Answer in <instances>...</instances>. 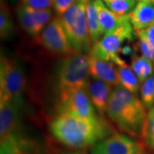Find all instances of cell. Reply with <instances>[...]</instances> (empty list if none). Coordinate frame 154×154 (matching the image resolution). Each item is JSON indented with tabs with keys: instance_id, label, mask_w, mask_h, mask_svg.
I'll return each mask as SVG.
<instances>
[{
	"instance_id": "8fae6325",
	"label": "cell",
	"mask_w": 154,
	"mask_h": 154,
	"mask_svg": "<svg viewBox=\"0 0 154 154\" xmlns=\"http://www.w3.org/2000/svg\"><path fill=\"white\" fill-rule=\"evenodd\" d=\"M17 16L22 29L30 37H36L51 22L52 11H37L21 5L17 9Z\"/></svg>"
},
{
	"instance_id": "4dcf8cb0",
	"label": "cell",
	"mask_w": 154,
	"mask_h": 154,
	"mask_svg": "<svg viewBox=\"0 0 154 154\" xmlns=\"http://www.w3.org/2000/svg\"><path fill=\"white\" fill-rule=\"evenodd\" d=\"M138 154H146V151H143V152H140V153Z\"/></svg>"
},
{
	"instance_id": "4316f807",
	"label": "cell",
	"mask_w": 154,
	"mask_h": 154,
	"mask_svg": "<svg viewBox=\"0 0 154 154\" xmlns=\"http://www.w3.org/2000/svg\"><path fill=\"white\" fill-rule=\"evenodd\" d=\"M135 33L137 34L138 38H143L154 46V24L151 25L150 27L144 30L136 32Z\"/></svg>"
},
{
	"instance_id": "2e32d148",
	"label": "cell",
	"mask_w": 154,
	"mask_h": 154,
	"mask_svg": "<svg viewBox=\"0 0 154 154\" xmlns=\"http://www.w3.org/2000/svg\"><path fill=\"white\" fill-rule=\"evenodd\" d=\"M128 17L134 32L144 30L154 24V5L146 1H139Z\"/></svg>"
},
{
	"instance_id": "8992f818",
	"label": "cell",
	"mask_w": 154,
	"mask_h": 154,
	"mask_svg": "<svg viewBox=\"0 0 154 154\" xmlns=\"http://www.w3.org/2000/svg\"><path fill=\"white\" fill-rule=\"evenodd\" d=\"M134 38V30L130 21L125 22L120 28L111 33H106L94 43L92 51L105 61L113 63L116 66H123L126 62L119 56V52L125 41H131Z\"/></svg>"
},
{
	"instance_id": "52a82bcc",
	"label": "cell",
	"mask_w": 154,
	"mask_h": 154,
	"mask_svg": "<svg viewBox=\"0 0 154 154\" xmlns=\"http://www.w3.org/2000/svg\"><path fill=\"white\" fill-rule=\"evenodd\" d=\"M57 114L82 119H94L99 116L88 97L86 88L77 89L57 98Z\"/></svg>"
},
{
	"instance_id": "7c38bea8",
	"label": "cell",
	"mask_w": 154,
	"mask_h": 154,
	"mask_svg": "<svg viewBox=\"0 0 154 154\" xmlns=\"http://www.w3.org/2000/svg\"><path fill=\"white\" fill-rule=\"evenodd\" d=\"M88 57L90 76L94 79L101 80L112 87L120 85L118 71L113 63L102 59L92 50L88 53Z\"/></svg>"
},
{
	"instance_id": "ffe728a7",
	"label": "cell",
	"mask_w": 154,
	"mask_h": 154,
	"mask_svg": "<svg viewBox=\"0 0 154 154\" xmlns=\"http://www.w3.org/2000/svg\"><path fill=\"white\" fill-rule=\"evenodd\" d=\"M14 32V23L11 18V11L5 3L1 0L0 7V36L2 39L10 38Z\"/></svg>"
},
{
	"instance_id": "7402d4cb",
	"label": "cell",
	"mask_w": 154,
	"mask_h": 154,
	"mask_svg": "<svg viewBox=\"0 0 154 154\" xmlns=\"http://www.w3.org/2000/svg\"><path fill=\"white\" fill-rule=\"evenodd\" d=\"M140 99L147 110L154 106V76H149L143 83L140 89Z\"/></svg>"
},
{
	"instance_id": "4fadbf2b",
	"label": "cell",
	"mask_w": 154,
	"mask_h": 154,
	"mask_svg": "<svg viewBox=\"0 0 154 154\" xmlns=\"http://www.w3.org/2000/svg\"><path fill=\"white\" fill-rule=\"evenodd\" d=\"M86 91L94 108L99 115L105 116L108 100L112 92V86L98 79H89Z\"/></svg>"
},
{
	"instance_id": "ac0fdd59",
	"label": "cell",
	"mask_w": 154,
	"mask_h": 154,
	"mask_svg": "<svg viewBox=\"0 0 154 154\" xmlns=\"http://www.w3.org/2000/svg\"><path fill=\"white\" fill-rule=\"evenodd\" d=\"M116 69L118 71L120 85L133 94H137L140 89V82L131 67L125 64L123 66H116Z\"/></svg>"
},
{
	"instance_id": "1f68e13d",
	"label": "cell",
	"mask_w": 154,
	"mask_h": 154,
	"mask_svg": "<svg viewBox=\"0 0 154 154\" xmlns=\"http://www.w3.org/2000/svg\"><path fill=\"white\" fill-rule=\"evenodd\" d=\"M86 1H89V0H86ZM91 1H94V0H91Z\"/></svg>"
},
{
	"instance_id": "603a6c76",
	"label": "cell",
	"mask_w": 154,
	"mask_h": 154,
	"mask_svg": "<svg viewBox=\"0 0 154 154\" xmlns=\"http://www.w3.org/2000/svg\"><path fill=\"white\" fill-rule=\"evenodd\" d=\"M136 0H103L110 11L118 15H128L135 7Z\"/></svg>"
},
{
	"instance_id": "e0dca14e",
	"label": "cell",
	"mask_w": 154,
	"mask_h": 154,
	"mask_svg": "<svg viewBox=\"0 0 154 154\" xmlns=\"http://www.w3.org/2000/svg\"><path fill=\"white\" fill-rule=\"evenodd\" d=\"M86 18L89 35L93 44H94L101 38L102 33L94 1L89 0L86 3Z\"/></svg>"
},
{
	"instance_id": "44dd1931",
	"label": "cell",
	"mask_w": 154,
	"mask_h": 154,
	"mask_svg": "<svg viewBox=\"0 0 154 154\" xmlns=\"http://www.w3.org/2000/svg\"><path fill=\"white\" fill-rule=\"evenodd\" d=\"M140 137L149 148L154 150V106L148 110Z\"/></svg>"
},
{
	"instance_id": "ba28073f",
	"label": "cell",
	"mask_w": 154,
	"mask_h": 154,
	"mask_svg": "<svg viewBox=\"0 0 154 154\" xmlns=\"http://www.w3.org/2000/svg\"><path fill=\"white\" fill-rule=\"evenodd\" d=\"M39 42L50 53L63 57L76 52L72 47L59 17L56 16L39 34Z\"/></svg>"
},
{
	"instance_id": "d6a6232c",
	"label": "cell",
	"mask_w": 154,
	"mask_h": 154,
	"mask_svg": "<svg viewBox=\"0 0 154 154\" xmlns=\"http://www.w3.org/2000/svg\"><path fill=\"white\" fill-rule=\"evenodd\" d=\"M137 1H138V2H139V1H140V0H137Z\"/></svg>"
},
{
	"instance_id": "5b68a950",
	"label": "cell",
	"mask_w": 154,
	"mask_h": 154,
	"mask_svg": "<svg viewBox=\"0 0 154 154\" xmlns=\"http://www.w3.org/2000/svg\"><path fill=\"white\" fill-rule=\"evenodd\" d=\"M26 75L22 64L15 58L1 54L0 60V101L13 100L24 103Z\"/></svg>"
},
{
	"instance_id": "3957f363",
	"label": "cell",
	"mask_w": 154,
	"mask_h": 154,
	"mask_svg": "<svg viewBox=\"0 0 154 154\" xmlns=\"http://www.w3.org/2000/svg\"><path fill=\"white\" fill-rule=\"evenodd\" d=\"M88 57L75 52L63 57L55 72V85L57 98L77 89L85 88L89 81Z\"/></svg>"
},
{
	"instance_id": "f546056e",
	"label": "cell",
	"mask_w": 154,
	"mask_h": 154,
	"mask_svg": "<svg viewBox=\"0 0 154 154\" xmlns=\"http://www.w3.org/2000/svg\"><path fill=\"white\" fill-rule=\"evenodd\" d=\"M143 1L148 2V3H150V4H152V5H154V0H143Z\"/></svg>"
},
{
	"instance_id": "f1b7e54d",
	"label": "cell",
	"mask_w": 154,
	"mask_h": 154,
	"mask_svg": "<svg viewBox=\"0 0 154 154\" xmlns=\"http://www.w3.org/2000/svg\"><path fill=\"white\" fill-rule=\"evenodd\" d=\"M63 154H88L85 149H76L75 151H71V152H68L65 153Z\"/></svg>"
},
{
	"instance_id": "6da1fadb",
	"label": "cell",
	"mask_w": 154,
	"mask_h": 154,
	"mask_svg": "<svg viewBox=\"0 0 154 154\" xmlns=\"http://www.w3.org/2000/svg\"><path fill=\"white\" fill-rule=\"evenodd\" d=\"M49 129L57 141L74 149L93 147L115 133L102 116L94 119H82L57 114L50 122Z\"/></svg>"
},
{
	"instance_id": "9c48e42d",
	"label": "cell",
	"mask_w": 154,
	"mask_h": 154,
	"mask_svg": "<svg viewBox=\"0 0 154 154\" xmlns=\"http://www.w3.org/2000/svg\"><path fill=\"white\" fill-rule=\"evenodd\" d=\"M143 151V143L132 136L114 133L94 145L91 154H138Z\"/></svg>"
},
{
	"instance_id": "277c9868",
	"label": "cell",
	"mask_w": 154,
	"mask_h": 154,
	"mask_svg": "<svg viewBox=\"0 0 154 154\" xmlns=\"http://www.w3.org/2000/svg\"><path fill=\"white\" fill-rule=\"evenodd\" d=\"M87 2L84 0H78L59 17L72 47L83 54H88L94 45L87 24Z\"/></svg>"
},
{
	"instance_id": "484cf974",
	"label": "cell",
	"mask_w": 154,
	"mask_h": 154,
	"mask_svg": "<svg viewBox=\"0 0 154 154\" xmlns=\"http://www.w3.org/2000/svg\"><path fill=\"white\" fill-rule=\"evenodd\" d=\"M77 1L78 0H53V9L57 16L59 17L63 16Z\"/></svg>"
},
{
	"instance_id": "83f0119b",
	"label": "cell",
	"mask_w": 154,
	"mask_h": 154,
	"mask_svg": "<svg viewBox=\"0 0 154 154\" xmlns=\"http://www.w3.org/2000/svg\"><path fill=\"white\" fill-rule=\"evenodd\" d=\"M120 52H121L122 54H123V55H134V53H133V49L130 46H128V45H124V46H122L121 51H120Z\"/></svg>"
},
{
	"instance_id": "30bf717a",
	"label": "cell",
	"mask_w": 154,
	"mask_h": 154,
	"mask_svg": "<svg viewBox=\"0 0 154 154\" xmlns=\"http://www.w3.org/2000/svg\"><path fill=\"white\" fill-rule=\"evenodd\" d=\"M24 103L13 100L0 101V142L23 134L22 110Z\"/></svg>"
},
{
	"instance_id": "5bb4252c",
	"label": "cell",
	"mask_w": 154,
	"mask_h": 154,
	"mask_svg": "<svg viewBox=\"0 0 154 154\" xmlns=\"http://www.w3.org/2000/svg\"><path fill=\"white\" fill-rule=\"evenodd\" d=\"M0 154H43L38 142L24 133L0 144Z\"/></svg>"
},
{
	"instance_id": "d4e9b609",
	"label": "cell",
	"mask_w": 154,
	"mask_h": 154,
	"mask_svg": "<svg viewBox=\"0 0 154 154\" xmlns=\"http://www.w3.org/2000/svg\"><path fill=\"white\" fill-rule=\"evenodd\" d=\"M136 45L143 57L151 62L154 61V46L152 45L143 38H139Z\"/></svg>"
},
{
	"instance_id": "d6986e66",
	"label": "cell",
	"mask_w": 154,
	"mask_h": 154,
	"mask_svg": "<svg viewBox=\"0 0 154 154\" xmlns=\"http://www.w3.org/2000/svg\"><path fill=\"white\" fill-rule=\"evenodd\" d=\"M131 69L139 78L140 84L143 83L152 74V64L151 61L142 56L134 54L131 56Z\"/></svg>"
},
{
	"instance_id": "cb8c5ba5",
	"label": "cell",
	"mask_w": 154,
	"mask_h": 154,
	"mask_svg": "<svg viewBox=\"0 0 154 154\" xmlns=\"http://www.w3.org/2000/svg\"><path fill=\"white\" fill-rule=\"evenodd\" d=\"M22 5L37 11L51 10L53 7V0H21Z\"/></svg>"
},
{
	"instance_id": "9a60e30c",
	"label": "cell",
	"mask_w": 154,
	"mask_h": 154,
	"mask_svg": "<svg viewBox=\"0 0 154 154\" xmlns=\"http://www.w3.org/2000/svg\"><path fill=\"white\" fill-rule=\"evenodd\" d=\"M94 5L99 17L102 35L111 33L120 28L125 22L130 21L128 15H118L111 11L102 0H94Z\"/></svg>"
},
{
	"instance_id": "836d02e7",
	"label": "cell",
	"mask_w": 154,
	"mask_h": 154,
	"mask_svg": "<svg viewBox=\"0 0 154 154\" xmlns=\"http://www.w3.org/2000/svg\"><path fill=\"white\" fill-rule=\"evenodd\" d=\"M140 1H141V0H140Z\"/></svg>"
},
{
	"instance_id": "7a4b0ae2",
	"label": "cell",
	"mask_w": 154,
	"mask_h": 154,
	"mask_svg": "<svg viewBox=\"0 0 154 154\" xmlns=\"http://www.w3.org/2000/svg\"><path fill=\"white\" fill-rule=\"evenodd\" d=\"M146 110L137 94L119 85L113 88L110 94L106 115L122 132L138 137L141 135L147 115Z\"/></svg>"
}]
</instances>
